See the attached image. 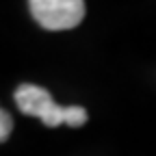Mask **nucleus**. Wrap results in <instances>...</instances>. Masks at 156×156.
I'll return each instance as SVG.
<instances>
[{"instance_id":"f257e3e1","label":"nucleus","mask_w":156,"mask_h":156,"mask_svg":"<svg viewBox=\"0 0 156 156\" xmlns=\"http://www.w3.org/2000/svg\"><path fill=\"white\" fill-rule=\"evenodd\" d=\"M17 108L24 115L37 117L41 119L44 126L48 128H56L61 124H67L72 128L87 124V111L83 106H61L54 102V98L50 95V91H46L39 85H30L24 83L20 85L13 93Z\"/></svg>"},{"instance_id":"f03ea898","label":"nucleus","mask_w":156,"mask_h":156,"mask_svg":"<svg viewBox=\"0 0 156 156\" xmlns=\"http://www.w3.org/2000/svg\"><path fill=\"white\" fill-rule=\"evenodd\" d=\"M28 9L46 30H69L85 17L83 0H30Z\"/></svg>"},{"instance_id":"7ed1b4c3","label":"nucleus","mask_w":156,"mask_h":156,"mask_svg":"<svg viewBox=\"0 0 156 156\" xmlns=\"http://www.w3.org/2000/svg\"><path fill=\"white\" fill-rule=\"evenodd\" d=\"M13 130V119L7 111H0V143H5Z\"/></svg>"},{"instance_id":"20e7f679","label":"nucleus","mask_w":156,"mask_h":156,"mask_svg":"<svg viewBox=\"0 0 156 156\" xmlns=\"http://www.w3.org/2000/svg\"><path fill=\"white\" fill-rule=\"evenodd\" d=\"M0 111H2V108H0Z\"/></svg>"}]
</instances>
